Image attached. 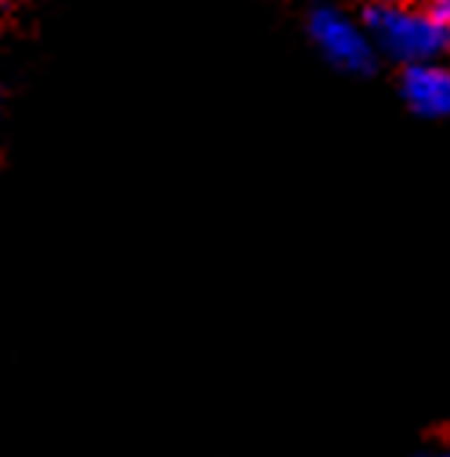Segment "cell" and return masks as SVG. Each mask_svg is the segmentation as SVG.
Listing matches in <instances>:
<instances>
[{
    "label": "cell",
    "mask_w": 450,
    "mask_h": 457,
    "mask_svg": "<svg viewBox=\"0 0 450 457\" xmlns=\"http://www.w3.org/2000/svg\"><path fill=\"white\" fill-rule=\"evenodd\" d=\"M364 26L382 54L393 62H436L450 51V26H443L429 8L396 4V0H371L364 8Z\"/></svg>",
    "instance_id": "6da1fadb"
},
{
    "label": "cell",
    "mask_w": 450,
    "mask_h": 457,
    "mask_svg": "<svg viewBox=\"0 0 450 457\" xmlns=\"http://www.w3.org/2000/svg\"><path fill=\"white\" fill-rule=\"evenodd\" d=\"M306 33H310L313 47L324 54V62H331L339 72L368 76L375 69L379 47H375L368 26L350 19L346 12L331 8V4H317L306 19Z\"/></svg>",
    "instance_id": "7a4b0ae2"
},
{
    "label": "cell",
    "mask_w": 450,
    "mask_h": 457,
    "mask_svg": "<svg viewBox=\"0 0 450 457\" xmlns=\"http://www.w3.org/2000/svg\"><path fill=\"white\" fill-rule=\"evenodd\" d=\"M400 94L414 116H425V120L450 116V65H443L439 58L404 65Z\"/></svg>",
    "instance_id": "3957f363"
},
{
    "label": "cell",
    "mask_w": 450,
    "mask_h": 457,
    "mask_svg": "<svg viewBox=\"0 0 450 457\" xmlns=\"http://www.w3.org/2000/svg\"><path fill=\"white\" fill-rule=\"evenodd\" d=\"M429 12H432L443 26H450V0H429Z\"/></svg>",
    "instance_id": "277c9868"
},
{
    "label": "cell",
    "mask_w": 450,
    "mask_h": 457,
    "mask_svg": "<svg viewBox=\"0 0 450 457\" xmlns=\"http://www.w3.org/2000/svg\"><path fill=\"white\" fill-rule=\"evenodd\" d=\"M418 457H450V450H436V453H418Z\"/></svg>",
    "instance_id": "5b68a950"
},
{
    "label": "cell",
    "mask_w": 450,
    "mask_h": 457,
    "mask_svg": "<svg viewBox=\"0 0 450 457\" xmlns=\"http://www.w3.org/2000/svg\"><path fill=\"white\" fill-rule=\"evenodd\" d=\"M8 4H12V0H0V15H4V8H8Z\"/></svg>",
    "instance_id": "8992f818"
}]
</instances>
